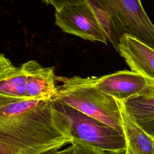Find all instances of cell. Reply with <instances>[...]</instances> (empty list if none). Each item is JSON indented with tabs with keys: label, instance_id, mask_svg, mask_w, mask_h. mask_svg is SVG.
<instances>
[{
	"label": "cell",
	"instance_id": "obj_5",
	"mask_svg": "<svg viewBox=\"0 0 154 154\" xmlns=\"http://www.w3.org/2000/svg\"><path fill=\"white\" fill-rule=\"evenodd\" d=\"M111 17L122 37L129 34L154 49V25L141 0H95Z\"/></svg>",
	"mask_w": 154,
	"mask_h": 154
},
{
	"label": "cell",
	"instance_id": "obj_6",
	"mask_svg": "<svg viewBox=\"0 0 154 154\" xmlns=\"http://www.w3.org/2000/svg\"><path fill=\"white\" fill-rule=\"evenodd\" d=\"M89 84L116 100L154 95V82L132 70L117 71L100 77L85 78Z\"/></svg>",
	"mask_w": 154,
	"mask_h": 154
},
{
	"label": "cell",
	"instance_id": "obj_15",
	"mask_svg": "<svg viewBox=\"0 0 154 154\" xmlns=\"http://www.w3.org/2000/svg\"><path fill=\"white\" fill-rule=\"evenodd\" d=\"M125 154H133V153L131 152V150L127 147V149H126V152Z\"/></svg>",
	"mask_w": 154,
	"mask_h": 154
},
{
	"label": "cell",
	"instance_id": "obj_7",
	"mask_svg": "<svg viewBox=\"0 0 154 154\" xmlns=\"http://www.w3.org/2000/svg\"><path fill=\"white\" fill-rule=\"evenodd\" d=\"M117 51L132 71L154 82L153 48L129 34H125L119 41Z\"/></svg>",
	"mask_w": 154,
	"mask_h": 154
},
{
	"label": "cell",
	"instance_id": "obj_12",
	"mask_svg": "<svg viewBox=\"0 0 154 154\" xmlns=\"http://www.w3.org/2000/svg\"><path fill=\"white\" fill-rule=\"evenodd\" d=\"M71 144L73 145L72 154H109L105 151L76 140H73Z\"/></svg>",
	"mask_w": 154,
	"mask_h": 154
},
{
	"label": "cell",
	"instance_id": "obj_10",
	"mask_svg": "<svg viewBox=\"0 0 154 154\" xmlns=\"http://www.w3.org/2000/svg\"><path fill=\"white\" fill-rule=\"evenodd\" d=\"M120 109L127 147L133 154H154V138L142 129L117 100Z\"/></svg>",
	"mask_w": 154,
	"mask_h": 154
},
{
	"label": "cell",
	"instance_id": "obj_3",
	"mask_svg": "<svg viewBox=\"0 0 154 154\" xmlns=\"http://www.w3.org/2000/svg\"><path fill=\"white\" fill-rule=\"evenodd\" d=\"M55 18L64 32L91 42H111L117 50L122 37L110 15L95 0L64 5L55 10Z\"/></svg>",
	"mask_w": 154,
	"mask_h": 154
},
{
	"label": "cell",
	"instance_id": "obj_4",
	"mask_svg": "<svg viewBox=\"0 0 154 154\" xmlns=\"http://www.w3.org/2000/svg\"><path fill=\"white\" fill-rule=\"evenodd\" d=\"M53 102L68 126L73 140L109 154L126 153L127 143L124 134L72 107L60 102Z\"/></svg>",
	"mask_w": 154,
	"mask_h": 154
},
{
	"label": "cell",
	"instance_id": "obj_1",
	"mask_svg": "<svg viewBox=\"0 0 154 154\" xmlns=\"http://www.w3.org/2000/svg\"><path fill=\"white\" fill-rule=\"evenodd\" d=\"M73 140L52 100L0 96V154H42Z\"/></svg>",
	"mask_w": 154,
	"mask_h": 154
},
{
	"label": "cell",
	"instance_id": "obj_8",
	"mask_svg": "<svg viewBox=\"0 0 154 154\" xmlns=\"http://www.w3.org/2000/svg\"><path fill=\"white\" fill-rule=\"evenodd\" d=\"M26 84L25 99L52 100L57 92V82L53 67H43L36 60L24 63Z\"/></svg>",
	"mask_w": 154,
	"mask_h": 154
},
{
	"label": "cell",
	"instance_id": "obj_14",
	"mask_svg": "<svg viewBox=\"0 0 154 154\" xmlns=\"http://www.w3.org/2000/svg\"><path fill=\"white\" fill-rule=\"evenodd\" d=\"M73 150V145L72 144H70L69 146L62 150H60V149L52 150L43 153L42 154H72Z\"/></svg>",
	"mask_w": 154,
	"mask_h": 154
},
{
	"label": "cell",
	"instance_id": "obj_2",
	"mask_svg": "<svg viewBox=\"0 0 154 154\" xmlns=\"http://www.w3.org/2000/svg\"><path fill=\"white\" fill-rule=\"evenodd\" d=\"M57 92L52 100L72 107L123 134L117 100L93 87L85 78L56 77Z\"/></svg>",
	"mask_w": 154,
	"mask_h": 154
},
{
	"label": "cell",
	"instance_id": "obj_13",
	"mask_svg": "<svg viewBox=\"0 0 154 154\" xmlns=\"http://www.w3.org/2000/svg\"><path fill=\"white\" fill-rule=\"evenodd\" d=\"M47 5H52L55 10H58L64 5H73L84 2L86 0H42Z\"/></svg>",
	"mask_w": 154,
	"mask_h": 154
},
{
	"label": "cell",
	"instance_id": "obj_9",
	"mask_svg": "<svg viewBox=\"0 0 154 154\" xmlns=\"http://www.w3.org/2000/svg\"><path fill=\"white\" fill-rule=\"evenodd\" d=\"M26 74L24 63L15 66L3 54L0 55V96L25 98Z\"/></svg>",
	"mask_w": 154,
	"mask_h": 154
},
{
	"label": "cell",
	"instance_id": "obj_11",
	"mask_svg": "<svg viewBox=\"0 0 154 154\" xmlns=\"http://www.w3.org/2000/svg\"><path fill=\"white\" fill-rule=\"evenodd\" d=\"M119 102L135 122L154 138V95L138 96Z\"/></svg>",
	"mask_w": 154,
	"mask_h": 154
}]
</instances>
